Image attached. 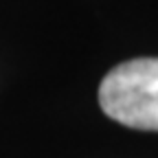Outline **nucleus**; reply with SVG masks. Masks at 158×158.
I'll use <instances>...</instances> for the list:
<instances>
[{"label":"nucleus","mask_w":158,"mask_h":158,"mask_svg":"<svg viewBox=\"0 0 158 158\" xmlns=\"http://www.w3.org/2000/svg\"><path fill=\"white\" fill-rule=\"evenodd\" d=\"M101 110L134 130L158 132V57H138L114 66L99 88Z\"/></svg>","instance_id":"1"}]
</instances>
